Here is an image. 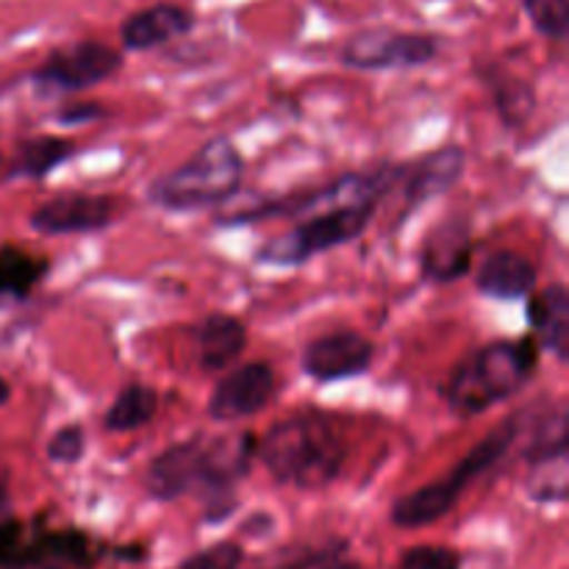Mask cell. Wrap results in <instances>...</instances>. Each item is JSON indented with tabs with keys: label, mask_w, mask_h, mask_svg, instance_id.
Masks as SVG:
<instances>
[{
	"label": "cell",
	"mask_w": 569,
	"mask_h": 569,
	"mask_svg": "<svg viewBox=\"0 0 569 569\" xmlns=\"http://www.w3.org/2000/svg\"><path fill=\"white\" fill-rule=\"evenodd\" d=\"M537 267L517 250H495L476 272L478 292L492 300H526L537 289Z\"/></svg>",
	"instance_id": "2e32d148"
},
{
	"label": "cell",
	"mask_w": 569,
	"mask_h": 569,
	"mask_svg": "<svg viewBox=\"0 0 569 569\" xmlns=\"http://www.w3.org/2000/svg\"><path fill=\"white\" fill-rule=\"evenodd\" d=\"M256 445L259 439L253 433H228L214 442H206L203 461H200V487L209 489L214 498L237 487L253 467Z\"/></svg>",
	"instance_id": "5bb4252c"
},
{
	"label": "cell",
	"mask_w": 569,
	"mask_h": 569,
	"mask_svg": "<svg viewBox=\"0 0 569 569\" xmlns=\"http://www.w3.org/2000/svg\"><path fill=\"white\" fill-rule=\"evenodd\" d=\"M539 342L537 337L498 339L472 350L453 370L448 383V406L456 417L483 415L500 400H509L528 383L537 370Z\"/></svg>",
	"instance_id": "7a4b0ae2"
},
{
	"label": "cell",
	"mask_w": 569,
	"mask_h": 569,
	"mask_svg": "<svg viewBox=\"0 0 569 569\" xmlns=\"http://www.w3.org/2000/svg\"><path fill=\"white\" fill-rule=\"evenodd\" d=\"M528 322L539 345L559 361L569 356V292L561 281L548 283L542 292L528 295Z\"/></svg>",
	"instance_id": "ac0fdd59"
},
{
	"label": "cell",
	"mask_w": 569,
	"mask_h": 569,
	"mask_svg": "<svg viewBox=\"0 0 569 569\" xmlns=\"http://www.w3.org/2000/svg\"><path fill=\"white\" fill-rule=\"evenodd\" d=\"M439 53V42L428 33L370 28L353 33L342 48V64L353 70H415Z\"/></svg>",
	"instance_id": "52a82bcc"
},
{
	"label": "cell",
	"mask_w": 569,
	"mask_h": 569,
	"mask_svg": "<svg viewBox=\"0 0 569 569\" xmlns=\"http://www.w3.org/2000/svg\"><path fill=\"white\" fill-rule=\"evenodd\" d=\"M106 114V109L100 103H67L56 111V120L61 126H87V122L100 120Z\"/></svg>",
	"instance_id": "83f0119b"
},
{
	"label": "cell",
	"mask_w": 569,
	"mask_h": 569,
	"mask_svg": "<svg viewBox=\"0 0 569 569\" xmlns=\"http://www.w3.org/2000/svg\"><path fill=\"white\" fill-rule=\"evenodd\" d=\"M492 94L500 120L509 128L526 126V122L531 120L533 111H537V89H533V83H528L526 78H498V81L492 83Z\"/></svg>",
	"instance_id": "603a6c76"
},
{
	"label": "cell",
	"mask_w": 569,
	"mask_h": 569,
	"mask_svg": "<svg viewBox=\"0 0 569 569\" xmlns=\"http://www.w3.org/2000/svg\"><path fill=\"white\" fill-rule=\"evenodd\" d=\"M398 569H461V559L450 548L422 545V548L406 550Z\"/></svg>",
	"instance_id": "4316f807"
},
{
	"label": "cell",
	"mask_w": 569,
	"mask_h": 569,
	"mask_svg": "<svg viewBox=\"0 0 569 569\" xmlns=\"http://www.w3.org/2000/svg\"><path fill=\"white\" fill-rule=\"evenodd\" d=\"M9 398H11V387H9V381H6V378H0V406L9 403Z\"/></svg>",
	"instance_id": "f1b7e54d"
},
{
	"label": "cell",
	"mask_w": 569,
	"mask_h": 569,
	"mask_svg": "<svg viewBox=\"0 0 569 569\" xmlns=\"http://www.w3.org/2000/svg\"><path fill=\"white\" fill-rule=\"evenodd\" d=\"M376 209L378 203L367 200V203L337 206V209H322L315 211V214L300 217L292 231L261 244L256 261L276 267L306 264L315 256L342 248V244L361 237L372 222V217H376Z\"/></svg>",
	"instance_id": "5b68a950"
},
{
	"label": "cell",
	"mask_w": 569,
	"mask_h": 569,
	"mask_svg": "<svg viewBox=\"0 0 569 569\" xmlns=\"http://www.w3.org/2000/svg\"><path fill=\"white\" fill-rule=\"evenodd\" d=\"M326 569H359V565H353V561H331Z\"/></svg>",
	"instance_id": "f546056e"
},
{
	"label": "cell",
	"mask_w": 569,
	"mask_h": 569,
	"mask_svg": "<svg viewBox=\"0 0 569 569\" xmlns=\"http://www.w3.org/2000/svg\"><path fill=\"white\" fill-rule=\"evenodd\" d=\"M156 411H159L156 389L144 387V383H128L103 415V428L111 433L137 431V428L148 426L153 420Z\"/></svg>",
	"instance_id": "44dd1931"
},
{
	"label": "cell",
	"mask_w": 569,
	"mask_h": 569,
	"mask_svg": "<svg viewBox=\"0 0 569 569\" xmlns=\"http://www.w3.org/2000/svg\"><path fill=\"white\" fill-rule=\"evenodd\" d=\"M467 153L459 144H448L442 150H433V153L422 156L415 164L403 167V200L406 211H417L420 206H426L428 200L439 198L448 189H453L459 183L461 172H465Z\"/></svg>",
	"instance_id": "7c38bea8"
},
{
	"label": "cell",
	"mask_w": 569,
	"mask_h": 569,
	"mask_svg": "<svg viewBox=\"0 0 569 569\" xmlns=\"http://www.w3.org/2000/svg\"><path fill=\"white\" fill-rule=\"evenodd\" d=\"M342 433L322 415H295L276 422L256 445V459L283 487L326 489L345 467Z\"/></svg>",
	"instance_id": "6da1fadb"
},
{
	"label": "cell",
	"mask_w": 569,
	"mask_h": 569,
	"mask_svg": "<svg viewBox=\"0 0 569 569\" xmlns=\"http://www.w3.org/2000/svg\"><path fill=\"white\" fill-rule=\"evenodd\" d=\"M76 153V144L56 133H39V137H28L17 144L14 161H11V176L31 178V181H42L64 164L70 156Z\"/></svg>",
	"instance_id": "d6986e66"
},
{
	"label": "cell",
	"mask_w": 569,
	"mask_h": 569,
	"mask_svg": "<svg viewBox=\"0 0 569 569\" xmlns=\"http://www.w3.org/2000/svg\"><path fill=\"white\" fill-rule=\"evenodd\" d=\"M472 226L467 217H448L428 231L420 248L422 278L433 283H453L472 267Z\"/></svg>",
	"instance_id": "8fae6325"
},
{
	"label": "cell",
	"mask_w": 569,
	"mask_h": 569,
	"mask_svg": "<svg viewBox=\"0 0 569 569\" xmlns=\"http://www.w3.org/2000/svg\"><path fill=\"white\" fill-rule=\"evenodd\" d=\"M203 439H183L161 450L144 472V489L156 500H178L198 487L200 461H203Z\"/></svg>",
	"instance_id": "4fadbf2b"
},
{
	"label": "cell",
	"mask_w": 569,
	"mask_h": 569,
	"mask_svg": "<svg viewBox=\"0 0 569 569\" xmlns=\"http://www.w3.org/2000/svg\"><path fill=\"white\" fill-rule=\"evenodd\" d=\"M48 272V261L28 256L17 248L0 250V295L9 298H26L37 289Z\"/></svg>",
	"instance_id": "7402d4cb"
},
{
	"label": "cell",
	"mask_w": 569,
	"mask_h": 569,
	"mask_svg": "<svg viewBox=\"0 0 569 569\" xmlns=\"http://www.w3.org/2000/svg\"><path fill=\"white\" fill-rule=\"evenodd\" d=\"M244 550L237 542H220L200 550L192 559L183 561L178 569H239L242 567Z\"/></svg>",
	"instance_id": "484cf974"
},
{
	"label": "cell",
	"mask_w": 569,
	"mask_h": 569,
	"mask_svg": "<svg viewBox=\"0 0 569 569\" xmlns=\"http://www.w3.org/2000/svg\"><path fill=\"white\" fill-rule=\"evenodd\" d=\"M567 448H569V415H567V403H556L533 422V431L528 437L526 450V461L531 465H548V461H559L567 459Z\"/></svg>",
	"instance_id": "ffe728a7"
},
{
	"label": "cell",
	"mask_w": 569,
	"mask_h": 569,
	"mask_svg": "<svg viewBox=\"0 0 569 569\" xmlns=\"http://www.w3.org/2000/svg\"><path fill=\"white\" fill-rule=\"evenodd\" d=\"M292 569H298V567H292Z\"/></svg>",
	"instance_id": "1f68e13d"
},
{
	"label": "cell",
	"mask_w": 569,
	"mask_h": 569,
	"mask_svg": "<svg viewBox=\"0 0 569 569\" xmlns=\"http://www.w3.org/2000/svg\"><path fill=\"white\" fill-rule=\"evenodd\" d=\"M194 339L203 372H226L248 348V328L239 317L214 311L194 326Z\"/></svg>",
	"instance_id": "e0dca14e"
},
{
	"label": "cell",
	"mask_w": 569,
	"mask_h": 569,
	"mask_svg": "<svg viewBox=\"0 0 569 569\" xmlns=\"http://www.w3.org/2000/svg\"><path fill=\"white\" fill-rule=\"evenodd\" d=\"M244 161L228 137H214L176 170L148 187V200L164 211H203L228 203L242 187Z\"/></svg>",
	"instance_id": "3957f363"
},
{
	"label": "cell",
	"mask_w": 569,
	"mask_h": 569,
	"mask_svg": "<svg viewBox=\"0 0 569 569\" xmlns=\"http://www.w3.org/2000/svg\"><path fill=\"white\" fill-rule=\"evenodd\" d=\"M192 28V11L176 3H156L128 17L120 28V39L126 50H150L183 37V33H189Z\"/></svg>",
	"instance_id": "9a60e30c"
},
{
	"label": "cell",
	"mask_w": 569,
	"mask_h": 569,
	"mask_svg": "<svg viewBox=\"0 0 569 569\" xmlns=\"http://www.w3.org/2000/svg\"><path fill=\"white\" fill-rule=\"evenodd\" d=\"M522 9L545 39L565 42L569 33V0H522Z\"/></svg>",
	"instance_id": "cb8c5ba5"
},
{
	"label": "cell",
	"mask_w": 569,
	"mask_h": 569,
	"mask_svg": "<svg viewBox=\"0 0 569 569\" xmlns=\"http://www.w3.org/2000/svg\"><path fill=\"white\" fill-rule=\"evenodd\" d=\"M276 395V372L267 361H248L239 365L222 378L211 392L209 411L211 420L217 422H233L248 420V417L259 415Z\"/></svg>",
	"instance_id": "30bf717a"
},
{
	"label": "cell",
	"mask_w": 569,
	"mask_h": 569,
	"mask_svg": "<svg viewBox=\"0 0 569 569\" xmlns=\"http://www.w3.org/2000/svg\"><path fill=\"white\" fill-rule=\"evenodd\" d=\"M83 450H87V431L81 426H76V422H70V426L59 428L50 437L48 459L53 465H76V461H81Z\"/></svg>",
	"instance_id": "d4e9b609"
},
{
	"label": "cell",
	"mask_w": 569,
	"mask_h": 569,
	"mask_svg": "<svg viewBox=\"0 0 569 569\" xmlns=\"http://www.w3.org/2000/svg\"><path fill=\"white\" fill-rule=\"evenodd\" d=\"M376 359V345L359 331H333L309 342L300 356V367L309 378L320 383L359 378L370 370Z\"/></svg>",
	"instance_id": "9c48e42d"
},
{
	"label": "cell",
	"mask_w": 569,
	"mask_h": 569,
	"mask_svg": "<svg viewBox=\"0 0 569 569\" xmlns=\"http://www.w3.org/2000/svg\"><path fill=\"white\" fill-rule=\"evenodd\" d=\"M522 426H526V411L520 415H511L509 420H503L500 426H495L453 470L448 472L439 481L428 483V487L415 489V492L403 495L398 503L392 506V522L398 528H422L431 526V522L442 520L450 509L456 506V500L461 498L467 487H470L476 478H481L483 472L492 470L498 461H503L509 456V450L515 448L517 439H522Z\"/></svg>",
	"instance_id": "277c9868"
},
{
	"label": "cell",
	"mask_w": 569,
	"mask_h": 569,
	"mask_svg": "<svg viewBox=\"0 0 569 569\" xmlns=\"http://www.w3.org/2000/svg\"><path fill=\"white\" fill-rule=\"evenodd\" d=\"M117 220V200L109 194L64 192L44 200L33 209L31 228L44 237H70V233H94Z\"/></svg>",
	"instance_id": "ba28073f"
},
{
	"label": "cell",
	"mask_w": 569,
	"mask_h": 569,
	"mask_svg": "<svg viewBox=\"0 0 569 569\" xmlns=\"http://www.w3.org/2000/svg\"><path fill=\"white\" fill-rule=\"evenodd\" d=\"M122 67L120 50L109 48L94 39L64 44L44 59V64L33 72V83L44 92H81L98 83L109 81Z\"/></svg>",
	"instance_id": "8992f818"
},
{
	"label": "cell",
	"mask_w": 569,
	"mask_h": 569,
	"mask_svg": "<svg viewBox=\"0 0 569 569\" xmlns=\"http://www.w3.org/2000/svg\"><path fill=\"white\" fill-rule=\"evenodd\" d=\"M0 167H3V156H0Z\"/></svg>",
	"instance_id": "4dcf8cb0"
}]
</instances>
